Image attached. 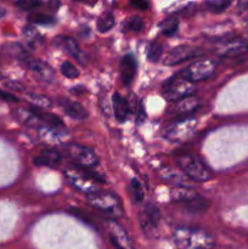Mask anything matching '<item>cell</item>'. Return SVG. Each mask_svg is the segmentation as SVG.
Wrapping results in <instances>:
<instances>
[{
    "label": "cell",
    "mask_w": 248,
    "mask_h": 249,
    "mask_svg": "<svg viewBox=\"0 0 248 249\" xmlns=\"http://www.w3.org/2000/svg\"><path fill=\"white\" fill-rule=\"evenodd\" d=\"M173 241L177 249H213L214 238L207 231L195 228H177Z\"/></svg>",
    "instance_id": "1"
},
{
    "label": "cell",
    "mask_w": 248,
    "mask_h": 249,
    "mask_svg": "<svg viewBox=\"0 0 248 249\" xmlns=\"http://www.w3.org/2000/svg\"><path fill=\"white\" fill-rule=\"evenodd\" d=\"M65 175L74 189L88 196L100 192L99 181L101 182L102 179L95 177L96 174L91 173L89 169H84V168H79L75 165V167L67 168L65 170Z\"/></svg>",
    "instance_id": "2"
},
{
    "label": "cell",
    "mask_w": 248,
    "mask_h": 249,
    "mask_svg": "<svg viewBox=\"0 0 248 249\" xmlns=\"http://www.w3.org/2000/svg\"><path fill=\"white\" fill-rule=\"evenodd\" d=\"M177 164L189 179L196 182H206L212 179L209 168L192 153H184L177 158Z\"/></svg>",
    "instance_id": "3"
},
{
    "label": "cell",
    "mask_w": 248,
    "mask_h": 249,
    "mask_svg": "<svg viewBox=\"0 0 248 249\" xmlns=\"http://www.w3.org/2000/svg\"><path fill=\"white\" fill-rule=\"evenodd\" d=\"M195 91H196V87H195L194 83L180 77L179 74L168 79L162 87L163 96L165 97L167 101L173 102L192 96Z\"/></svg>",
    "instance_id": "4"
},
{
    "label": "cell",
    "mask_w": 248,
    "mask_h": 249,
    "mask_svg": "<svg viewBox=\"0 0 248 249\" xmlns=\"http://www.w3.org/2000/svg\"><path fill=\"white\" fill-rule=\"evenodd\" d=\"M197 128V121L192 117H185L173 122L163 131V136L172 142H181L194 135Z\"/></svg>",
    "instance_id": "5"
},
{
    "label": "cell",
    "mask_w": 248,
    "mask_h": 249,
    "mask_svg": "<svg viewBox=\"0 0 248 249\" xmlns=\"http://www.w3.org/2000/svg\"><path fill=\"white\" fill-rule=\"evenodd\" d=\"M90 206L94 207L95 209L105 212V213L112 214L114 216H122L124 213L123 206L118 197L111 192H96L94 195L88 196Z\"/></svg>",
    "instance_id": "6"
},
{
    "label": "cell",
    "mask_w": 248,
    "mask_h": 249,
    "mask_svg": "<svg viewBox=\"0 0 248 249\" xmlns=\"http://www.w3.org/2000/svg\"><path fill=\"white\" fill-rule=\"evenodd\" d=\"M215 71L216 65L214 61L209 60V58H201V60L194 61L191 65L187 66L184 71L179 73V75L195 84L197 82H202V80L213 77Z\"/></svg>",
    "instance_id": "7"
},
{
    "label": "cell",
    "mask_w": 248,
    "mask_h": 249,
    "mask_svg": "<svg viewBox=\"0 0 248 249\" xmlns=\"http://www.w3.org/2000/svg\"><path fill=\"white\" fill-rule=\"evenodd\" d=\"M65 152L67 157L79 168L91 169L99 164L97 156L87 146L79 145V143H68L65 147Z\"/></svg>",
    "instance_id": "8"
},
{
    "label": "cell",
    "mask_w": 248,
    "mask_h": 249,
    "mask_svg": "<svg viewBox=\"0 0 248 249\" xmlns=\"http://www.w3.org/2000/svg\"><path fill=\"white\" fill-rule=\"evenodd\" d=\"M202 55H203V51L199 50L198 48H194V46L189 45H180L172 49L165 55V57L163 58V63L165 66H177L180 63L185 62V61L199 57Z\"/></svg>",
    "instance_id": "9"
},
{
    "label": "cell",
    "mask_w": 248,
    "mask_h": 249,
    "mask_svg": "<svg viewBox=\"0 0 248 249\" xmlns=\"http://www.w3.org/2000/svg\"><path fill=\"white\" fill-rule=\"evenodd\" d=\"M22 62L27 66L29 71L34 73L36 77H39V79L44 80V82H51L53 79V71L48 63H45L44 61L38 60V58H34L32 56H27Z\"/></svg>",
    "instance_id": "10"
},
{
    "label": "cell",
    "mask_w": 248,
    "mask_h": 249,
    "mask_svg": "<svg viewBox=\"0 0 248 249\" xmlns=\"http://www.w3.org/2000/svg\"><path fill=\"white\" fill-rule=\"evenodd\" d=\"M219 53L224 57H238L248 53V43L242 39H231L219 46Z\"/></svg>",
    "instance_id": "11"
},
{
    "label": "cell",
    "mask_w": 248,
    "mask_h": 249,
    "mask_svg": "<svg viewBox=\"0 0 248 249\" xmlns=\"http://www.w3.org/2000/svg\"><path fill=\"white\" fill-rule=\"evenodd\" d=\"M160 220V212L159 209L152 203H148L145 207L143 212L140 214V225L145 232L153 230L158 226Z\"/></svg>",
    "instance_id": "12"
},
{
    "label": "cell",
    "mask_w": 248,
    "mask_h": 249,
    "mask_svg": "<svg viewBox=\"0 0 248 249\" xmlns=\"http://www.w3.org/2000/svg\"><path fill=\"white\" fill-rule=\"evenodd\" d=\"M198 107H199V100L195 96H189L180 100V101L175 102L174 106L170 108L169 112L173 114V116L185 118V117H189L190 114L194 113Z\"/></svg>",
    "instance_id": "13"
},
{
    "label": "cell",
    "mask_w": 248,
    "mask_h": 249,
    "mask_svg": "<svg viewBox=\"0 0 248 249\" xmlns=\"http://www.w3.org/2000/svg\"><path fill=\"white\" fill-rule=\"evenodd\" d=\"M107 226H108L109 230V240H111V243H116V245H118L119 247H122L123 249H134L130 238L126 235L125 230L119 224H117L114 220H108V225Z\"/></svg>",
    "instance_id": "14"
},
{
    "label": "cell",
    "mask_w": 248,
    "mask_h": 249,
    "mask_svg": "<svg viewBox=\"0 0 248 249\" xmlns=\"http://www.w3.org/2000/svg\"><path fill=\"white\" fill-rule=\"evenodd\" d=\"M55 43L57 44L60 48H62L68 55H71L73 58H75L80 65H85V55L82 53L79 45H78V43L74 39L71 38V36H57V38H55Z\"/></svg>",
    "instance_id": "15"
},
{
    "label": "cell",
    "mask_w": 248,
    "mask_h": 249,
    "mask_svg": "<svg viewBox=\"0 0 248 249\" xmlns=\"http://www.w3.org/2000/svg\"><path fill=\"white\" fill-rule=\"evenodd\" d=\"M58 104H60V107L62 108V111L72 119L83 121V119H85L88 117L87 109L79 102H75L73 100L63 97V99H60Z\"/></svg>",
    "instance_id": "16"
},
{
    "label": "cell",
    "mask_w": 248,
    "mask_h": 249,
    "mask_svg": "<svg viewBox=\"0 0 248 249\" xmlns=\"http://www.w3.org/2000/svg\"><path fill=\"white\" fill-rule=\"evenodd\" d=\"M119 72H121L122 82L124 85H130L134 80L136 73V60L134 56L125 55L119 63Z\"/></svg>",
    "instance_id": "17"
},
{
    "label": "cell",
    "mask_w": 248,
    "mask_h": 249,
    "mask_svg": "<svg viewBox=\"0 0 248 249\" xmlns=\"http://www.w3.org/2000/svg\"><path fill=\"white\" fill-rule=\"evenodd\" d=\"M31 109L44 126L63 130L65 124H63L62 119H61L60 117H57L53 113H50V112H46L45 109H39L35 108V107H31Z\"/></svg>",
    "instance_id": "18"
},
{
    "label": "cell",
    "mask_w": 248,
    "mask_h": 249,
    "mask_svg": "<svg viewBox=\"0 0 248 249\" xmlns=\"http://www.w3.org/2000/svg\"><path fill=\"white\" fill-rule=\"evenodd\" d=\"M61 155L56 150L53 148H48V150L41 151L40 155L36 156L33 160L34 164L36 167H49V168H55L60 164L61 162Z\"/></svg>",
    "instance_id": "19"
},
{
    "label": "cell",
    "mask_w": 248,
    "mask_h": 249,
    "mask_svg": "<svg viewBox=\"0 0 248 249\" xmlns=\"http://www.w3.org/2000/svg\"><path fill=\"white\" fill-rule=\"evenodd\" d=\"M112 106H113L112 108H113V113L117 121L123 123V122L128 119L129 111H130L129 104L125 100V97L122 96L119 92H114L113 97H112Z\"/></svg>",
    "instance_id": "20"
},
{
    "label": "cell",
    "mask_w": 248,
    "mask_h": 249,
    "mask_svg": "<svg viewBox=\"0 0 248 249\" xmlns=\"http://www.w3.org/2000/svg\"><path fill=\"white\" fill-rule=\"evenodd\" d=\"M159 177L168 180V181L173 182V184L177 185V186L190 187L189 180H187L186 175H185L184 173L177 172V169H173V168L170 167H163L162 169L159 170Z\"/></svg>",
    "instance_id": "21"
},
{
    "label": "cell",
    "mask_w": 248,
    "mask_h": 249,
    "mask_svg": "<svg viewBox=\"0 0 248 249\" xmlns=\"http://www.w3.org/2000/svg\"><path fill=\"white\" fill-rule=\"evenodd\" d=\"M198 195L196 191L191 189V187L187 186H175L174 189L170 191V198L175 202H179V203H187V202H191L194 199L198 198Z\"/></svg>",
    "instance_id": "22"
},
{
    "label": "cell",
    "mask_w": 248,
    "mask_h": 249,
    "mask_svg": "<svg viewBox=\"0 0 248 249\" xmlns=\"http://www.w3.org/2000/svg\"><path fill=\"white\" fill-rule=\"evenodd\" d=\"M39 136L43 139L44 141L49 143H61L63 142V140L66 139V133L63 130H60V129H53L48 128V126H41V128L38 129Z\"/></svg>",
    "instance_id": "23"
},
{
    "label": "cell",
    "mask_w": 248,
    "mask_h": 249,
    "mask_svg": "<svg viewBox=\"0 0 248 249\" xmlns=\"http://www.w3.org/2000/svg\"><path fill=\"white\" fill-rule=\"evenodd\" d=\"M26 99L32 107L39 109H46L53 106V101L50 100V97L43 94H38V92H27Z\"/></svg>",
    "instance_id": "24"
},
{
    "label": "cell",
    "mask_w": 248,
    "mask_h": 249,
    "mask_svg": "<svg viewBox=\"0 0 248 249\" xmlns=\"http://www.w3.org/2000/svg\"><path fill=\"white\" fill-rule=\"evenodd\" d=\"M16 116H17V118H18L19 121L22 122V123L26 124L27 126H31V128H38V129L43 126V124L39 122V119L36 118L35 114L32 112L31 108H28V109H24V108L17 109Z\"/></svg>",
    "instance_id": "25"
},
{
    "label": "cell",
    "mask_w": 248,
    "mask_h": 249,
    "mask_svg": "<svg viewBox=\"0 0 248 249\" xmlns=\"http://www.w3.org/2000/svg\"><path fill=\"white\" fill-rule=\"evenodd\" d=\"M114 23H116V18H114L113 14L111 11H107L99 17L96 22V28L100 33H107L113 28Z\"/></svg>",
    "instance_id": "26"
},
{
    "label": "cell",
    "mask_w": 248,
    "mask_h": 249,
    "mask_svg": "<svg viewBox=\"0 0 248 249\" xmlns=\"http://www.w3.org/2000/svg\"><path fill=\"white\" fill-rule=\"evenodd\" d=\"M4 51H6L9 55L14 56V57H16L17 60L19 61H23L27 56H29L28 53H27V51L24 50L19 44H16V43L6 44V45L4 46Z\"/></svg>",
    "instance_id": "27"
},
{
    "label": "cell",
    "mask_w": 248,
    "mask_h": 249,
    "mask_svg": "<svg viewBox=\"0 0 248 249\" xmlns=\"http://www.w3.org/2000/svg\"><path fill=\"white\" fill-rule=\"evenodd\" d=\"M23 36H24V38L27 39V41H28V44L31 46H38L39 44L43 41V38H41V36L39 34V32L32 26L24 27Z\"/></svg>",
    "instance_id": "28"
},
{
    "label": "cell",
    "mask_w": 248,
    "mask_h": 249,
    "mask_svg": "<svg viewBox=\"0 0 248 249\" xmlns=\"http://www.w3.org/2000/svg\"><path fill=\"white\" fill-rule=\"evenodd\" d=\"M184 204L185 208L189 212H191V213H203V212L208 208L209 202L207 201V199L198 197V198L194 199V201L191 202H187V203Z\"/></svg>",
    "instance_id": "29"
},
{
    "label": "cell",
    "mask_w": 248,
    "mask_h": 249,
    "mask_svg": "<svg viewBox=\"0 0 248 249\" xmlns=\"http://www.w3.org/2000/svg\"><path fill=\"white\" fill-rule=\"evenodd\" d=\"M130 195L131 199L134 201V203L140 204L141 202L143 201V197H145V194H143V189L140 185V182L136 179H133L130 182Z\"/></svg>",
    "instance_id": "30"
},
{
    "label": "cell",
    "mask_w": 248,
    "mask_h": 249,
    "mask_svg": "<svg viewBox=\"0 0 248 249\" xmlns=\"http://www.w3.org/2000/svg\"><path fill=\"white\" fill-rule=\"evenodd\" d=\"M177 27H179V21L177 18H167L159 24L160 32L164 36H173L177 31Z\"/></svg>",
    "instance_id": "31"
},
{
    "label": "cell",
    "mask_w": 248,
    "mask_h": 249,
    "mask_svg": "<svg viewBox=\"0 0 248 249\" xmlns=\"http://www.w3.org/2000/svg\"><path fill=\"white\" fill-rule=\"evenodd\" d=\"M163 53V46L160 45L158 41H152V43L148 45L147 49V57L151 62H157L159 61L160 56Z\"/></svg>",
    "instance_id": "32"
},
{
    "label": "cell",
    "mask_w": 248,
    "mask_h": 249,
    "mask_svg": "<svg viewBox=\"0 0 248 249\" xmlns=\"http://www.w3.org/2000/svg\"><path fill=\"white\" fill-rule=\"evenodd\" d=\"M145 27V23H143V19L141 18L140 16H131L129 17L128 21L125 22L124 24V28L126 31H131V32H141Z\"/></svg>",
    "instance_id": "33"
},
{
    "label": "cell",
    "mask_w": 248,
    "mask_h": 249,
    "mask_svg": "<svg viewBox=\"0 0 248 249\" xmlns=\"http://www.w3.org/2000/svg\"><path fill=\"white\" fill-rule=\"evenodd\" d=\"M61 73L68 79H75V78L79 77V70L70 61H65L61 65Z\"/></svg>",
    "instance_id": "34"
},
{
    "label": "cell",
    "mask_w": 248,
    "mask_h": 249,
    "mask_svg": "<svg viewBox=\"0 0 248 249\" xmlns=\"http://www.w3.org/2000/svg\"><path fill=\"white\" fill-rule=\"evenodd\" d=\"M206 6L209 11L214 12V14H220V12L225 11L230 6V1H226V0H212V1L206 2Z\"/></svg>",
    "instance_id": "35"
},
{
    "label": "cell",
    "mask_w": 248,
    "mask_h": 249,
    "mask_svg": "<svg viewBox=\"0 0 248 249\" xmlns=\"http://www.w3.org/2000/svg\"><path fill=\"white\" fill-rule=\"evenodd\" d=\"M29 19L36 24H53L55 22V18L51 15L43 14V12H35V14L31 15Z\"/></svg>",
    "instance_id": "36"
},
{
    "label": "cell",
    "mask_w": 248,
    "mask_h": 249,
    "mask_svg": "<svg viewBox=\"0 0 248 249\" xmlns=\"http://www.w3.org/2000/svg\"><path fill=\"white\" fill-rule=\"evenodd\" d=\"M41 5L40 1H33V0H23V1H17L16 6H18L19 9L26 10V11H32V10L36 9Z\"/></svg>",
    "instance_id": "37"
},
{
    "label": "cell",
    "mask_w": 248,
    "mask_h": 249,
    "mask_svg": "<svg viewBox=\"0 0 248 249\" xmlns=\"http://www.w3.org/2000/svg\"><path fill=\"white\" fill-rule=\"evenodd\" d=\"M70 211H71V213H72V215H73V216H75V218H78V219H79V220L85 221V224H88V225H91V224H92L91 219H90L89 216L87 215V214L83 213L82 211H79V209L71 208Z\"/></svg>",
    "instance_id": "38"
},
{
    "label": "cell",
    "mask_w": 248,
    "mask_h": 249,
    "mask_svg": "<svg viewBox=\"0 0 248 249\" xmlns=\"http://www.w3.org/2000/svg\"><path fill=\"white\" fill-rule=\"evenodd\" d=\"M4 85L7 89L14 90V91H23L24 90V85L19 82H16V80H7L4 83Z\"/></svg>",
    "instance_id": "39"
},
{
    "label": "cell",
    "mask_w": 248,
    "mask_h": 249,
    "mask_svg": "<svg viewBox=\"0 0 248 249\" xmlns=\"http://www.w3.org/2000/svg\"><path fill=\"white\" fill-rule=\"evenodd\" d=\"M0 100H4V101H7V102L18 101V99H17L16 96H14V95L10 94V92L4 91V90H0Z\"/></svg>",
    "instance_id": "40"
},
{
    "label": "cell",
    "mask_w": 248,
    "mask_h": 249,
    "mask_svg": "<svg viewBox=\"0 0 248 249\" xmlns=\"http://www.w3.org/2000/svg\"><path fill=\"white\" fill-rule=\"evenodd\" d=\"M131 5L139 10H147L148 9V2H146V1H131Z\"/></svg>",
    "instance_id": "41"
},
{
    "label": "cell",
    "mask_w": 248,
    "mask_h": 249,
    "mask_svg": "<svg viewBox=\"0 0 248 249\" xmlns=\"http://www.w3.org/2000/svg\"><path fill=\"white\" fill-rule=\"evenodd\" d=\"M142 121H145V111H143V107L142 105L140 104L139 106V112H138V123H142Z\"/></svg>",
    "instance_id": "42"
},
{
    "label": "cell",
    "mask_w": 248,
    "mask_h": 249,
    "mask_svg": "<svg viewBox=\"0 0 248 249\" xmlns=\"http://www.w3.org/2000/svg\"><path fill=\"white\" fill-rule=\"evenodd\" d=\"M5 15H6V9H5V7H2V6H0V18H2Z\"/></svg>",
    "instance_id": "43"
}]
</instances>
